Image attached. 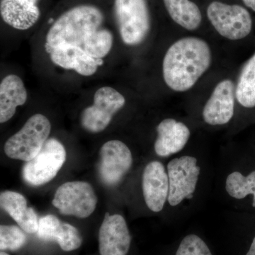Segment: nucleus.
Instances as JSON below:
<instances>
[{"label":"nucleus","mask_w":255,"mask_h":255,"mask_svg":"<svg viewBox=\"0 0 255 255\" xmlns=\"http://www.w3.org/2000/svg\"><path fill=\"white\" fill-rule=\"evenodd\" d=\"M117 38L105 8L92 0H80L50 18L43 33L42 51L55 70L92 78L105 68Z\"/></svg>","instance_id":"f257e3e1"},{"label":"nucleus","mask_w":255,"mask_h":255,"mask_svg":"<svg viewBox=\"0 0 255 255\" xmlns=\"http://www.w3.org/2000/svg\"><path fill=\"white\" fill-rule=\"evenodd\" d=\"M169 196L166 214L173 219L188 217L204 204L214 187L215 168L208 152L188 146L166 162Z\"/></svg>","instance_id":"f03ea898"},{"label":"nucleus","mask_w":255,"mask_h":255,"mask_svg":"<svg viewBox=\"0 0 255 255\" xmlns=\"http://www.w3.org/2000/svg\"><path fill=\"white\" fill-rule=\"evenodd\" d=\"M214 59L212 47L202 37H181L164 53L161 63L162 81L174 93L190 91L209 71Z\"/></svg>","instance_id":"7ed1b4c3"},{"label":"nucleus","mask_w":255,"mask_h":255,"mask_svg":"<svg viewBox=\"0 0 255 255\" xmlns=\"http://www.w3.org/2000/svg\"><path fill=\"white\" fill-rule=\"evenodd\" d=\"M239 151L226 146L215 168V193L230 210L255 211V166L250 165Z\"/></svg>","instance_id":"20e7f679"},{"label":"nucleus","mask_w":255,"mask_h":255,"mask_svg":"<svg viewBox=\"0 0 255 255\" xmlns=\"http://www.w3.org/2000/svg\"><path fill=\"white\" fill-rule=\"evenodd\" d=\"M112 17L119 39L129 49L148 41L153 27L150 0H112Z\"/></svg>","instance_id":"39448f33"},{"label":"nucleus","mask_w":255,"mask_h":255,"mask_svg":"<svg viewBox=\"0 0 255 255\" xmlns=\"http://www.w3.org/2000/svg\"><path fill=\"white\" fill-rule=\"evenodd\" d=\"M237 114L236 81L231 78H223L216 84L203 104L198 116V123L207 128H228L230 130L236 122Z\"/></svg>","instance_id":"423d86ee"},{"label":"nucleus","mask_w":255,"mask_h":255,"mask_svg":"<svg viewBox=\"0 0 255 255\" xmlns=\"http://www.w3.org/2000/svg\"><path fill=\"white\" fill-rule=\"evenodd\" d=\"M206 15L215 31L228 41L245 39L253 31L251 14L242 5L214 0L206 7Z\"/></svg>","instance_id":"0eeeda50"},{"label":"nucleus","mask_w":255,"mask_h":255,"mask_svg":"<svg viewBox=\"0 0 255 255\" xmlns=\"http://www.w3.org/2000/svg\"><path fill=\"white\" fill-rule=\"evenodd\" d=\"M51 124L46 116L36 114L5 142L4 150L11 159L31 160L38 155L49 137Z\"/></svg>","instance_id":"6e6552de"},{"label":"nucleus","mask_w":255,"mask_h":255,"mask_svg":"<svg viewBox=\"0 0 255 255\" xmlns=\"http://www.w3.org/2000/svg\"><path fill=\"white\" fill-rule=\"evenodd\" d=\"M127 103L125 96L117 89L110 86L100 87L94 94L92 105L82 111V127L91 133L104 131Z\"/></svg>","instance_id":"1a4fd4ad"},{"label":"nucleus","mask_w":255,"mask_h":255,"mask_svg":"<svg viewBox=\"0 0 255 255\" xmlns=\"http://www.w3.org/2000/svg\"><path fill=\"white\" fill-rule=\"evenodd\" d=\"M155 131L154 153L159 159L167 161L187 148L194 133L191 123L174 116L161 119Z\"/></svg>","instance_id":"9d476101"},{"label":"nucleus","mask_w":255,"mask_h":255,"mask_svg":"<svg viewBox=\"0 0 255 255\" xmlns=\"http://www.w3.org/2000/svg\"><path fill=\"white\" fill-rule=\"evenodd\" d=\"M65 160L66 151L63 144L53 137L48 138L38 155L23 166V179L33 186L46 184L57 175Z\"/></svg>","instance_id":"9b49d317"},{"label":"nucleus","mask_w":255,"mask_h":255,"mask_svg":"<svg viewBox=\"0 0 255 255\" xmlns=\"http://www.w3.org/2000/svg\"><path fill=\"white\" fill-rule=\"evenodd\" d=\"M97 196L89 183L69 182L58 188L53 205L60 214L85 219L95 211Z\"/></svg>","instance_id":"f8f14e48"},{"label":"nucleus","mask_w":255,"mask_h":255,"mask_svg":"<svg viewBox=\"0 0 255 255\" xmlns=\"http://www.w3.org/2000/svg\"><path fill=\"white\" fill-rule=\"evenodd\" d=\"M141 194L146 209L152 214L166 211L169 196L167 166L161 159H152L143 167L141 174Z\"/></svg>","instance_id":"ddd939ff"},{"label":"nucleus","mask_w":255,"mask_h":255,"mask_svg":"<svg viewBox=\"0 0 255 255\" xmlns=\"http://www.w3.org/2000/svg\"><path fill=\"white\" fill-rule=\"evenodd\" d=\"M100 157V177L108 186H116L122 182L134 164L131 150L122 140L105 142L101 147Z\"/></svg>","instance_id":"4468645a"},{"label":"nucleus","mask_w":255,"mask_h":255,"mask_svg":"<svg viewBox=\"0 0 255 255\" xmlns=\"http://www.w3.org/2000/svg\"><path fill=\"white\" fill-rule=\"evenodd\" d=\"M131 244V236L125 219L119 214H105L99 232L101 255H127Z\"/></svg>","instance_id":"2eb2a0df"},{"label":"nucleus","mask_w":255,"mask_h":255,"mask_svg":"<svg viewBox=\"0 0 255 255\" xmlns=\"http://www.w3.org/2000/svg\"><path fill=\"white\" fill-rule=\"evenodd\" d=\"M42 0H0V16L4 25L16 31H26L42 16Z\"/></svg>","instance_id":"dca6fc26"},{"label":"nucleus","mask_w":255,"mask_h":255,"mask_svg":"<svg viewBox=\"0 0 255 255\" xmlns=\"http://www.w3.org/2000/svg\"><path fill=\"white\" fill-rule=\"evenodd\" d=\"M36 233L42 241L56 242L63 251H73L82 246V237L78 230L53 215H46L38 220Z\"/></svg>","instance_id":"f3484780"},{"label":"nucleus","mask_w":255,"mask_h":255,"mask_svg":"<svg viewBox=\"0 0 255 255\" xmlns=\"http://www.w3.org/2000/svg\"><path fill=\"white\" fill-rule=\"evenodd\" d=\"M28 92L24 82L16 74H8L0 82V123L9 122L16 109L24 105Z\"/></svg>","instance_id":"a211bd4d"},{"label":"nucleus","mask_w":255,"mask_h":255,"mask_svg":"<svg viewBox=\"0 0 255 255\" xmlns=\"http://www.w3.org/2000/svg\"><path fill=\"white\" fill-rule=\"evenodd\" d=\"M1 207L28 234L36 233L38 220L34 210L28 207L26 198L16 191H5L0 194Z\"/></svg>","instance_id":"6ab92c4d"},{"label":"nucleus","mask_w":255,"mask_h":255,"mask_svg":"<svg viewBox=\"0 0 255 255\" xmlns=\"http://www.w3.org/2000/svg\"><path fill=\"white\" fill-rule=\"evenodd\" d=\"M169 18L189 32L197 31L203 23V14L193 0H162Z\"/></svg>","instance_id":"aec40b11"},{"label":"nucleus","mask_w":255,"mask_h":255,"mask_svg":"<svg viewBox=\"0 0 255 255\" xmlns=\"http://www.w3.org/2000/svg\"><path fill=\"white\" fill-rule=\"evenodd\" d=\"M236 95L238 105L236 119L242 112L255 110V52L238 74L236 80Z\"/></svg>","instance_id":"412c9836"},{"label":"nucleus","mask_w":255,"mask_h":255,"mask_svg":"<svg viewBox=\"0 0 255 255\" xmlns=\"http://www.w3.org/2000/svg\"><path fill=\"white\" fill-rule=\"evenodd\" d=\"M27 237L21 228L16 226H0V249L1 251H16L25 246Z\"/></svg>","instance_id":"4be33fe9"},{"label":"nucleus","mask_w":255,"mask_h":255,"mask_svg":"<svg viewBox=\"0 0 255 255\" xmlns=\"http://www.w3.org/2000/svg\"><path fill=\"white\" fill-rule=\"evenodd\" d=\"M174 255H213L207 243L194 233L183 238Z\"/></svg>","instance_id":"5701e85b"},{"label":"nucleus","mask_w":255,"mask_h":255,"mask_svg":"<svg viewBox=\"0 0 255 255\" xmlns=\"http://www.w3.org/2000/svg\"><path fill=\"white\" fill-rule=\"evenodd\" d=\"M246 7L249 8L255 12V0H242Z\"/></svg>","instance_id":"b1692460"},{"label":"nucleus","mask_w":255,"mask_h":255,"mask_svg":"<svg viewBox=\"0 0 255 255\" xmlns=\"http://www.w3.org/2000/svg\"><path fill=\"white\" fill-rule=\"evenodd\" d=\"M246 255H255V236L251 242L249 249L247 251Z\"/></svg>","instance_id":"393cba45"},{"label":"nucleus","mask_w":255,"mask_h":255,"mask_svg":"<svg viewBox=\"0 0 255 255\" xmlns=\"http://www.w3.org/2000/svg\"><path fill=\"white\" fill-rule=\"evenodd\" d=\"M0 255H9V254H7V253H5L4 251H1V253H0Z\"/></svg>","instance_id":"a878e982"}]
</instances>
